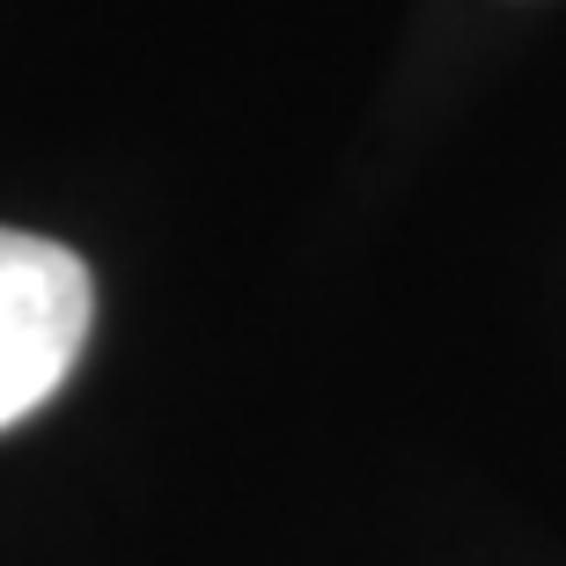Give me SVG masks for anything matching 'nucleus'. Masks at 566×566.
Instances as JSON below:
<instances>
[{
	"label": "nucleus",
	"instance_id": "obj_1",
	"mask_svg": "<svg viewBox=\"0 0 566 566\" xmlns=\"http://www.w3.org/2000/svg\"><path fill=\"white\" fill-rule=\"evenodd\" d=\"M96 287L88 265L52 235L0 229V427L60 398L88 346Z\"/></svg>",
	"mask_w": 566,
	"mask_h": 566
}]
</instances>
